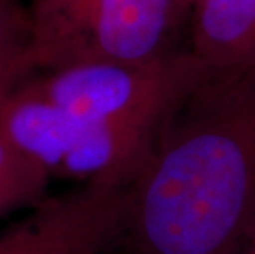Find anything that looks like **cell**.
I'll use <instances>...</instances> for the list:
<instances>
[{"label":"cell","mask_w":255,"mask_h":254,"mask_svg":"<svg viewBox=\"0 0 255 254\" xmlns=\"http://www.w3.org/2000/svg\"><path fill=\"white\" fill-rule=\"evenodd\" d=\"M255 213V64L214 74L128 185L119 254H236Z\"/></svg>","instance_id":"obj_1"},{"label":"cell","mask_w":255,"mask_h":254,"mask_svg":"<svg viewBox=\"0 0 255 254\" xmlns=\"http://www.w3.org/2000/svg\"><path fill=\"white\" fill-rule=\"evenodd\" d=\"M193 0H31L36 71L83 63H145L175 50Z\"/></svg>","instance_id":"obj_2"},{"label":"cell","mask_w":255,"mask_h":254,"mask_svg":"<svg viewBox=\"0 0 255 254\" xmlns=\"http://www.w3.org/2000/svg\"><path fill=\"white\" fill-rule=\"evenodd\" d=\"M0 134L50 178L132 183L160 131L91 121L21 83L0 104Z\"/></svg>","instance_id":"obj_3"},{"label":"cell","mask_w":255,"mask_h":254,"mask_svg":"<svg viewBox=\"0 0 255 254\" xmlns=\"http://www.w3.org/2000/svg\"><path fill=\"white\" fill-rule=\"evenodd\" d=\"M211 74L189 50L145 63L97 61L41 71L23 84L91 121L163 131L175 109Z\"/></svg>","instance_id":"obj_4"},{"label":"cell","mask_w":255,"mask_h":254,"mask_svg":"<svg viewBox=\"0 0 255 254\" xmlns=\"http://www.w3.org/2000/svg\"><path fill=\"white\" fill-rule=\"evenodd\" d=\"M126 182L96 180L48 198L0 231V254H111L128 205Z\"/></svg>","instance_id":"obj_5"},{"label":"cell","mask_w":255,"mask_h":254,"mask_svg":"<svg viewBox=\"0 0 255 254\" xmlns=\"http://www.w3.org/2000/svg\"><path fill=\"white\" fill-rule=\"evenodd\" d=\"M189 53L211 76L255 64V0H193Z\"/></svg>","instance_id":"obj_6"},{"label":"cell","mask_w":255,"mask_h":254,"mask_svg":"<svg viewBox=\"0 0 255 254\" xmlns=\"http://www.w3.org/2000/svg\"><path fill=\"white\" fill-rule=\"evenodd\" d=\"M35 74L28 8L20 0H0V104Z\"/></svg>","instance_id":"obj_7"},{"label":"cell","mask_w":255,"mask_h":254,"mask_svg":"<svg viewBox=\"0 0 255 254\" xmlns=\"http://www.w3.org/2000/svg\"><path fill=\"white\" fill-rule=\"evenodd\" d=\"M50 175L0 134V187H21L48 195Z\"/></svg>","instance_id":"obj_8"},{"label":"cell","mask_w":255,"mask_h":254,"mask_svg":"<svg viewBox=\"0 0 255 254\" xmlns=\"http://www.w3.org/2000/svg\"><path fill=\"white\" fill-rule=\"evenodd\" d=\"M48 200V195L21 187H0V218L18 210L40 207Z\"/></svg>","instance_id":"obj_9"},{"label":"cell","mask_w":255,"mask_h":254,"mask_svg":"<svg viewBox=\"0 0 255 254\" xmlns=\"http://www.w3.org/2000/svg\"><path fill=\"white\" fill-rule=\"evenodd\" d=\"M236 254H255V213L247 226V231L244 235L241 246H239Z\"/></svg>","instance_id":"obj_10"}]
</instances>
